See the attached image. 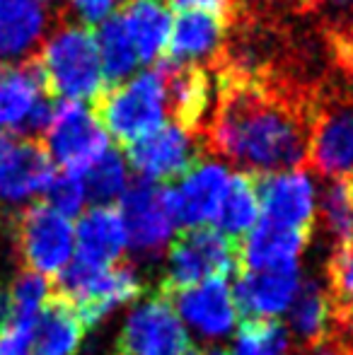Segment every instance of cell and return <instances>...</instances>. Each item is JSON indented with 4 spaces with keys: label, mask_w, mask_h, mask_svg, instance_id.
<instances>
[{
    "label": "cell",
    "mask_w": 353,
    "mask_h": 355,
    "mask_svg": "<svg viewBox=\"0 0 353 355\" xmlns=\"http://www.w3.org/2000/svg\"><path fill=\"white\" fill-rule=\"evenodd\" d=\"M211 145L221 157L247 172L273 174L305 162L310 131L286 104L264 92L237 89L216 114Z\"/></svg>",
    "instance_id": "1"
},
{
    "label": "cell",
    "mask_w": 353,
    "mask_h": 355,
    "mask_svg": "<svg viewBox=\"0 0 353 355\" xmlns=\"http://www.w3.org/2000/svg\"><path fill=\"white\" fill-rule=\"evenodd\" d=\"M39 75L58 102L87 104L104 92V71L99 63L94 32L85 24L66 22L49 29L39 46Z\"/></svg>",
    "instance_id": "2"
},
{
    "label": "cell",
    "mask_w": 353,
    "mask_h": 355,
    "mask_svg": "<svg viewBox=\"0 0 353 355\" xmlns=\"http://www.w3.org/2000/svg\"><path fill=\"white\" fill-rule=\"evenodd\" d=\"M99 121L109 138L133 145L170 121L165 68H146L117 83L99 104Z\"/></svg>",
    "instance_id": "3"
},
{
    "label": "cell",
    "mask_w": 353,
    "mask_h": 355,
    "mask_svg": "<svg viewBox=\"0 0 353 355\" xmlns=\"http://www.w3.org/2000/svg\"><path fill=\"white\" fill-rule=\"evenodd\" d=\"M141 293L143 283L128 263L92 266L76 259L58 273L56 295L73 304L85 327L102 322L107 314L133 302Z\"/></svg>",
    "instance_id": "4"
},
{
    "label": "cell",
    "mask_w": 353,
    "mask_h": 355,
    "mask_svg": "<svg viewBox=\"0 0 353 355\" xmlns=\"http://www.w3.org/2000/svg\"><path fill=\"white\" fill-rule=\"evenodd\" d=\"M237 266V247L216 227H193L172 242L167 254L162 295L196 283L227 278Z\"/></svg>",
    "instance_id": "5"
},
{
    "label": "cell",
    "mask_w": 353,
    "mask_h": 355,
    "mask_svg": "<svg viewBox=\"0 0 353 355\" xmlns=\"http://www.w3.org/2000/svg\"><path fill=\"white\" fill-rule=\"evenodd\" d=\"M46 155L61 172L83 174L104 153H109V133L97 112L80 102H56L46 133Z\"/></svg>",
    "instance_id": "6"
},
{
    "label": "cell",
    "mask_w": 353,
    "mask_h": 355,
    "mask_svg": "<svg viewBox=\"0 0 353 355\" xmlns=\"http://www.w3.org/2000/svg\"><path fill=\"white\" fill-rule=\"evenodd\" d=\"M17 249L27 271L58 276L71 263L76 225L46 203H29L17 218Z\"/></svg>",
    "instance_id": "7"
},
{
    "label": "cell",
    "mask_w": 353,
    "mask_h": 355,
    "mask_svg": "<svg viewBox=\"0 0 353 355\" xmlns=\"http://www.w3.org/2000/svg\"><path fill=\"white\" fill-rule=\"evenodd\" d=\"M126 162L138 179L160 184L177 182L198 162V141L191 126L182 121H165L146 138L128 145Z\"/></svg>",
    "instance_id": "8"
},
{
    "label": "cell",
    "mask_w": 353,
    "mask_h": 355,
    "mask_svg": "<svg viewBox=\"0 0 353 355\" xmlns=\"http://www.w3.org/2000/svg\"><path fill=\"white\" fill-rule=\"evenodd\" d=\"M189 334L167 295H155L133 307L119 334L117 355H184Z\"/></svg>",
    "instance_id": "9"
},
{
    "label": "cell",
    "mask_w": 353,
    "mask_h": 355,
    "mask_svg": "<svg viewBox=\"0 0 353 355\" xmlns=\"http://www.w3.org/2000/svg\"><path fill=\"white\" fill-rule=\"evenodd\" d=\"M230 169L221 159H198L172 187H165L167 206L177 225L187 230L211 227L230 184Z\"/></svg>",
    "instance_id": "10"
},
{
    "label": "cell",
    "mask_w": 353,
    "mask_h": 355,
    "mask_svg": "<svg viewBox=\"0 0 353 355\" xmlns=\"http://www.w3.org/2000/svg\"><path fill=\"white\" fill-rule=\"evenodd\" d=\"M119 213L133 252L143 257H157L162 249L170 247L177 223L167 206L165 187L136 179L123 193Z\"/></svg>",
    "instance_id": "11"
},
{
    "label": "cell",
    "mask_w": 353,
    "mask_h": 355,
    "mask_svg": "<svg viewBox=\"0 0 353 355\" xmlns=\"http://www.w3.org/2000/svg\"><path fill=\"white\" fill-rule=\"evenodd\" d=\"M257 193H259V208L264 213V220L310 234L317 220L320 189L307 169L295 167L264 174L257 182Z\"/></svg>",
    "instance_id": "12"
},
{
    "label": "cell",
    "mask_w": 353,
    "mask_h": 355,
    "mask_svg": "<svg viewBox=\"0 0 353 355\" xmlns=\"http://www.w3.org/2000/svg\"><path fill=\"white\" fill-rule=\"evenodd\" d=\"M167 297H170L179 319H184L198 336L208 338V341L230 336L232 329L237 327L240 309H237L227 278L196 283L191 288L170 293Z\"/></svg>",
    "instance_id": "13"
},
{
    "label": "cell",
    "mask_w": 353,
    "mask_h": 355,
    "mask_svg": "<svg viewBox=\"0 0 353 355\" xmlns=\"http://www.w3.org/2000/svg\"><path fill=\"white\" fill-rule=\"evenodd\" d=\"M307 157L312 167L334 182L353 179V104L325 112L310 131Z\"/></svg>",
    "instance_id": "14"
},
{
    "label": "cell",
    "mask_w": 353,
    "mask_h": 355,
    "mask_svg": "<svg viewBox=\"0 0 353 355\" xmlns=\"http://www.w3.org/2000/svg\"><path fill=\"white\" fill-rule=\"evenodd\" d=\"M300 290V266L242 271L232 290L240 314L252 319H273L288 312Z\"/></svg>",
    "instance_id": "15"
},
{
    "label": "cell",
    "mask_w": 353,
    "mask_h": 355,
    "mask_svg": "<svg viewBox=\"0 0 353 355\" xmlns=\"http://www.w3.org/2000/svg\"><path fill=\"white\" fill-rule=\"evenodd\" d=\"M56 169L46 150L32 141L15 143L0 162V203L22 206L46 191Z\"/></svg>",
    "instance_id": "16"
},
{
    "label": "cell",
    "mask_w": 353,
    "mask_h": 355,
    "mask_svg": "<svg viewBox=\"0 0 353 355\" xmlns=\"http://www.w3.org/2000/svg\"><path fill=\"white\" fill-rule=\"evenodd\" d=\"M310 234L281 227L268 220H259L245 234L237 247V263L242 271H268V268L300 266V254Z\"/></svg>",
    "instance_id": "17"
},
{
    "label": "cell",
    "mask_w": 353,
    "mask_h": 355,
    "mask_svg": "<svg viewBox=\"0 0 353 355\" xmlns=\"http://www.w3.org/2000/svg\"><path fill=\"white\" fill-rule=\"evenodd\" d=\"M49 27V10L34 0H0V61L22 63L44 44Z\"/></svg>",
    "instance_id": "18"
},
{
    "label": "cell",
    "mask_w": 353,
    "mask_h": 355,
    "mask_svg": "<svg viewBox=\"0 0 353 355\" xmlns=\"http://www.w3.org/2000/svg\"><path fill=\"white\" fill-rule=\"evenodd\" d=\"M78 261L92 266H114L128 247L126 227L119 208L94 206L80 215L76 225Z\"/></svg>",
    "instance_id": "19"
},
{
    "label": "cell",
    "mask_w": 353,
    "mask_h": 355,
    "mask_svg": "<svg viewBox=\"0 0 353 355\" xmlns=\"http://www.w3.org/2000/svg\"><path fill=\"white\" fill-rule=\"evenodd\" d=\"M225 39L223 17L208 12H179L172 22L167 56L172 66L198 68L203 61H211Z\"/></svg>",
    "instance_id": "20"
},
{
    "label": "cell",
    "mask_w": 353,
    "mask_h": 355,
    "mask_svg": "<svg viewBox=\"0 0 353 355\" xmlns=\"http://www.w3.org/2000/svg\"><path fill=\"white\" fill-rule=\"evenodd\" d=\"M42 75L34 66L0 71V133H27L37 109L46 99Z\"/></svg>",
    "instance_id": "21"
},
{
    "label": "cell",
    "mask_w": 353,
    "mask_h": 355,
    "mask_svg": "<svg viewBox=\"0 0 353 355\" xmlns=\"http://www.w3.org/2000/svg\"><path fill=\"white\" fill-rule=\"evenodd\" d=\"M119 19L136 49L141 66H150L162 53H167L175 22L170 5L162 0H128L119 12Z\"/></svg>",
    "instance_id": "22"
},
{
    "label": "cell",
    "mask_w": 353,
    "mask_h": 355,
    "mask_svg": "<svg viewBox=\"0 0 353 355\" xmlns=\"http://www.w3.org/2000/svg\"><path fill=\"white\" fill-rule=\"evenodd\" d=\"M85 324L71 302L53 293L29 336L32 355H76L85 338Z\"/></svg>",
    "instance_id": "23"
},
{
    "label": "cell",
    "mask_w": 353,
    "mask_h": 355,
    "mask_svg": "<svg viewBox=\"0 0 353 355\" xmlns=\"http://www.w3.org/2000/svg\"><path fill=\"white\" fill-rule=\"evenodd\" d=\"M334 319L336 309L327 283H320L315 278L300 283V290L288 309V327H291L288 334H293L307 351L332 338Z\"/></svg>",
    "instance_id": "24"
},
{
    "label": "cell",
    "mask_w": 353,
    "mask_h": 355,
    "mask_svg": "<svg viewBox=\"0 0 353 355\" xmlns=\"http://www.w3.org/2000/svg\"><path fill=\"white\" fill-rule=\"evenodd\" d=\"M259 193H257V182L250 174L240 172L232 174L230 184L223 196L221 211L216 215V230L223 232L227 239L245 237L257 223H259Z\"/></svg>",
    "instance_id": "25"
},
{
    "label": "cell",
    "mask_w": 353,
    "mask_h": 355,
    "mask_svg": "<svg viewBox=\"0 0 353 355\" xmlns=\"http://www.w3.org/2000/svg\"><path fill=\"white\" fill-rule=\"evenodd\" d=\"M165 71L170 112H175L177 121L193 126L211 107V80L198 68L172 66Z\"/></svg>",
    "instance_id": "26"
},
{
    "label": "cell",
    "mask_w": 353,
    "mask_h": 355,
    "mask_svg": "<svg viewBox=\"0 0 353 355\" xmlns=\"http://www.w3.org/2000/svg\"><path fill=\"white\" fill-rule=\"evenodd\" d=\"M94 42H97V53L104 71V80L117 85L121 80L131 78L133 73H138L141 61H138V53L133 49L119 15H112V17L104 19L94 29Z\"/></svg>",
    "instance_id": "27"
},
{
    "label": "cell",
    "mask_w": 353,
    "mask_h": 355,
    "mask_svg": "<svg viewBox=\"0 0 353 355\" xmlns=\"http://www.w3.org/2000/svg\"><path fill=\"white\" fill-rule=\"evenodd\" d=\"M83 184L87 201H92L94 206H112L114 201H121L131 187V167L123 155L109 150L83 172Z\"/></svg>",
    "instance_id": "28"
},
{
    "label": "cell",
    "mask_w": 353,
    "mask_h": 355,
    "mask_svg": "<svg viewBox=\"0 0 353 355\" xmlns=\"http://www.w3.org/2000/svg\"><path fill=\"white\" fill-rule=\"evenodd\" d=\"M5 293H8L10 309H12V327L10 329H17V331L32 336V329L37 324L39 314L53 295L51 288H49V281L39 273L24 271L15 278Z\"/></svg>",
    "instance_id": "29"
},
{
    "label": "cell",
    "mask_w": 353,
    "mask_h": 355,
    "mask_svg": "<svg viewBox=\"0 0 353 355\" xmlns=\"http://www.w3.org/2000/svg\"><path fill=\"white\" fill-rule=\"evenodd\" d=\"M291 334L276 319H247L227 355H291Z\"/></svg>",
    "instance_id": "30"
},
{
    "label": "cell",
    "mask_w": 353,
    "mask_h": 355,
    "mask_svg": "<svg viewBox=\"0 0 353 355\" xmlns=\"http://www.w3.org/2000/svg\"><path fill=\"white\" fill-rule=\"evenodd\" d=\"M317 220L322 230L334 239L336 247L353 239V201L346 182H332L320 191L317 201Z\"/></svg>",
    "instance_id": "31"
},
{
    "label": "cell",
    "mask_w": 353,
    "mask_h": 355,
    "mask_svg": "<svg viewBox=\"0 0 353 355\" xmlns=\"http://www.w3.org/2000/svg\"><path fill=\"white\" fill-rule=\"evenodd\" d=\"M44 196H46V206H51L53 211L66 215V218H76V215L85 213L87 191L83 184V174L56 172L49 182Z\"/></svg>",
    "instance_id": "32"
},
{
    "label": "cell",
    "mask_w": 353,
    "mask_h": 355,
    "mask_svg": "<svg viewBox=\"0 0 353 355\" xmlns=\"http://www.w3.org/2000/svg\"><path fill=\"white\" fill-rule=\"evenodd\" d=\"M327 290L336 312L353 307V239L332 252L327 263Z\"/></svg>",
    "instance_id": "33"
},
{
    "label": "cell",
    "mask_w": 353,
    "mask_h": 355,
    "mask_svg": "<svg viewBox=\"0 0 353 355\" xmlns=\"http://www.w3.org/2000/svg\"><path fill=\"white\" fill-rule=\"evenodd\" d=\"M68 8L76 15L78 24L99 27L104 19H109L114 15L117 0H68Z\"/></svg>",
    "instance_id": "34"
},
{
    "label": "cell",
    "mask_w": 353,
    "mask_h": 355,
    "mask_svg": "<svg viewBox=\"0 0 353 355\" xmlns=\"http://www.w3.org/2000/svg\"><path fill=\"white\" fill-rule=\"evenodd\" d=\"M232 0H170V8L177 12H208L223 17L230 10Z\"/></svg>",
    "instance_id": "35"
},
{
    "label": "cell",
    "mask_w": 353,
    "mask_h": 355,
    "mask_svg": "<svg viewBox=\"0 0 353 355\" xmlns=\"http://www.w3.org/2000/svg\"><path fill=\"white\" fill-rule=\"evenodd\" d=\"M332 338H334L344 351H349L353 355V307L344 309V312H336Z\"/></svg>",
    "instance_id": "36"
},
{
    "label": "cell",
    "mask_w": 353,
    "mask_h": 355,
    "mask_svg": "<svg viewBox=\"0 0 353 355\" xmlns=\"http://www.w3.org/2000/svg\"><path fill=\"white\" fill-rule=\"evenodd\" d=\"M0 355H32L29 353V334L17 329L0 331Z\"/></svg>",
    "instance_id": "37"
},
{
    "label": "cell",
    "mask_w": 353,
    "mask_h": 355,
    "mask_svg": "<svg viewBox=\"0 0 353 355\" xmlns=\"http://www.w3.org/2000/svg\"><path fill=\"white\" fill-rule=\"evenodd\" d=\"M302 355H351L349 351H344V348L339 346V343L334 341V338H327L325 343H320V346L315 348H307Z\"/></svg>",
    "instance_id": "38"
},
{
    "label": "cell",
    "mask_w": 353,
    "mask_h": 355,
    "mask_svg": "<svg viewBox=\"0 0 353 355\" xmlns=\"http://www.w3.org/2000/svg\"><path fill=\"white\" fill-rule=\"evenodd\" d=\"M12 145H15V141L8 136V133H0V162H3L5 155H8L10 150H12Z\"/></svg>",
    "instance_id": "39"
},
{
    "label": "cell",
    "mask_w": 353,
    "mask_h": 355,
    "mask_svg": "<svg viewBox=\"0 0 353 355\" xmlns=\"http://www.w3.org/2000/svg\"><path fill=\"white\" fill-rule=\"evenodd\" d=\"M184 355H227V353L221 351V348H211V351H193V348H189Z\"/></svg>",
    "instance_id": "40"
},
{
    "label": "cell",
    "mask_w": 353,
    "mask_h": 355,
    "mask_svg": "<svg viewBox=\"0 0 353 355\" xmlns=\"http://www.w3.org/2000/svg\"><path fill=\"white\" fill-rule=\"evenodd\" d=\"M34 3H39V5H42V8H56V5H61L63 3V0H34Z\"/></svg>",
    "instance_id": "41"
},
{
    "label": "cell",
    "mask_w": 353,
    "mask_h": 355,
    "mask_svg": "<svg viewBox=\"0 0 353 355\" xmlns=\"http://www.w3.org/2000/svg\"><path fill=\"white\" fill-rule=\"evenodd\" d=\"M332 3H339V5H349V3H353V0H332Z\"/></svg>",
    "instance_id": "42"
},
{
    "label": "cell",
    "mask_w": 353,
    "mask_h": 355,
    "mask_svg": "<svg viewBox=\"0 0 353 355\" xmlns=\"http://www.w3.org/2000/svg\"><path fill=\"white\" fill-rule=\"evenodd\" d=\"M117 3H121V0H117ZM126 3H128V0H126Z\"/></svg>",
    "instance_id": "43"
},
{
    "label": "cell",
    "mask_w": 353,
    "mask_h": 355,
    "mask_svg": "<svg viewBox=\"0 0 353 355\" xmlns=\"http://www.w3.org/2000/svg\"><path fill=\"white\" fill-rule=\"evenodd\" d=\"M0 71H3V68H0Z\"/></svg>",
    "instance_id": "44"
}]
</instances>
